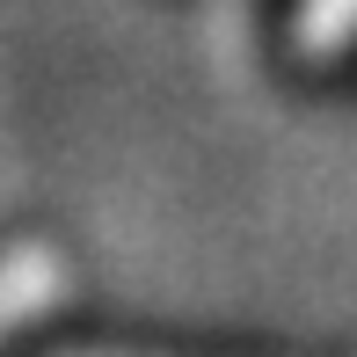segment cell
Instances as JSON below:
<instances>
[{
	"mask_svg": "<svg viewBox=\"0 0 357 357\" xmlns=\"http://www.w3.org/2000/svg\"><path fill=\"white\" fill-rule=\"evenodd\" d=\"M291 44H299V59H343L357 44V0H299V15H291Z\"/></svg>",
	"mask_w": 357,
	"mask_h": 357,
	"instance_id": "cell-2",
	"label": "cell"
},
{
	"mask_svg": "<svg viewBox=\"0 0 357 357\" xmlns=\"http://www.w3.org/2000/svg\"><path fill=\"white\" fill-rule=\"evenodd\" d=\"M88 357H117V350H88Z\"/></svg>",
	"mask_w": 357,
	"mask_h": 357,
	"instance_id": "cell-3",
	"label": "cell"
},
{
	"mask_svg": "<svg viewBox=\"0 0 357 357\" xmlns=\"http://www.w3.org/2000/svg\"><path fill=\"white\" fill-rule=\"evenodd\" d=\"M66 284H73V270H66V255H59L52 241L8 248L0 255V335H15L37 314H52V306L66 299Z\"/></svg>",
	"mask_w": 357,
	"mask_h": 357,
	"instance_id": "cell-1",
	"label": "cell"
}]
</instances>
